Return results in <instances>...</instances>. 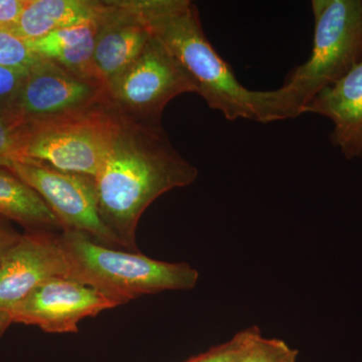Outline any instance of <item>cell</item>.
<instances>
[{
  "mask_svg": "<svg viewBox=\"0 0 362 362\" xmlns=\"http://www.w3.org/2000/svg\"><path fill=\"white\" fill-rule=\"evenodd\" d=\"M26 71L0 66V111L13 112L14 99Z\"/></svg>",
  "mask_w": 362,
  "mask_h": 362,
  "instance_id": "obj_19",
  "label": "cell"
},
{
  "mask_svg": "<svg viewBox=\"0 0 362 362\" xmlns=\"http://www.w3.org/2000/svg\"><path fill=\"white\" fill-rule=\"evenodd\" d=\"M28 124L11 111H0V166L11 168L23 161Z\"/></svg>",
  "mask_w": 362,
  "mask_h": 362,
  "instance_id": "obj_17",
  "label": "cell"
},
{
  "mask_svg": "<svg viewBox=\"0 0 362 362\" xmlns=\"http://www.w3.org/2000/svg\"><path fill=\"white\" fill-rule=\"evenodd\" d=\"M103 1L26 0L20 18L6 30L25 40L40 39L56 30L96 20Z\"/></svg>",
  "mask_w": 362,
  "mask_h": 362,
  "instance_id": "obj_13",
  "label": "cell"
},
{
  "mask_svg": "<svg viewBox=\"0 0 362 362\" xmlns=\"http://www.w3.org/2000/svg\"><path fill=\"white\" fill-rule=\"evenodd\" d=\"M119 120L95 177L98 207L126 251L140 252L137 226L147 207L165 192L194 183L199 171L178 153L162 125Z\"/></svg>",
  "mask_w": 362,
  "mask_h": 362,
  "instance_id": "obj_1",
  "label": "cell"
},
{
  "mask_svg": "<svg viewBox=\"0 0 362 362\" xmlns=\"http://www.w3.org/2000/svg\"><path fill=\"white\" fill-rule=\"evenodd\" d=\"M26 0H0V26L13 25L20 18Z\"/></svg>",
  "mask_w": 362,
  "mask_h": 362,
  "instance_id": "obj_21",
  "label": "cell"
},
{
  "mask_svg": "<svg viewBox=\"0 0 362 362\" xmlns=\"http://www.w3.org/2000/svg\"><path fill=\"white\" fill-rule=\"evenodd\" d=\"M185 93L197 94L194 82L151 35L137 59L107 84V103L124 120L162 125L166 105Z\"/></svg>",
  "mask_w": 362,
  "mask_h": 362,
  "instance_id": "obj_6",
  "label": "cell"
},
{
  "mask_svg": "<svg viewBox=\"0 0 362 362\" xmlns=\"http://www.w3.org/2000/svg\"><path fill=\"white\" fill-rule=\"evenodd\" d=\"M118 306L90 286L69 277L42 283L16 308L13 324L37 326L47 333L78 332V323Z\"/></svg>",
  "mask_w": 362,
  "mask_h": 362,
  "instance_id": "obj_10",
  "label": "cell"
},
{
  "mask_svg": "<svg viewBox=\"0 0 362 362\" xmlns=\"http://www.w3.org/2000/svg\"><path fill=\"white\" fill-rule=\"evenodd\" d=\"M305 113L329 119L333 146L349 160L362 159V61L341 80L317 94Z\"/></svg>",
  "mask_w": 362,
  "mask_h": 362,
  "instance_id": "obj_12",
  "label": "cell"
},
{
  "mask_svg": "<svg viewBox=\"0 0 362 362\" xmlns=\"http://www.w3.org/2000/svg\"><path fill=\"white\" fill-rule=\"evenodd\" d=\"M96 23L94 63L107 86L137 59L151 33L132 0L103 1Z\"/></svg>",
  "mask_w": 362,
  "mask_h": 362,
  "instance_id": "obj_11",
  "label": "cell"
},
{
  "mask_svg": "<svg viewBox=\"0 0 362 362\" xmlns=\"http://www.w3.org/2000/svg\"><path fill=\"white\" fill-rule=\"evenodd\" d=\"M21 235L16 232L8 220L0 216V262L4 258L7 252L21 239Z\"/></svg>",
  "mask_w": 362,
  "mask_h": 362,
  "instance_id": "obj_22",
  "label": "cell"
},
{
  "mask_svg": "<svg viewBox=\"0 0 362 362\" xmlns=\"http://www.w3.org/2000/svg\"><path fill=\"white\" fill-rule=\"evenodd\" d=\"M107 102V86L39 58L28 69L13 105L25 123L42 122L89 110Z\"/></svg>",
  "mask_w": 362,
  "mask_h": 362,
  "instance_id": "obj_8",
  "label": "cell"
},
{
  "mask_svg": "<svg viewBox=\"0 0 362 362\" xmlns=\"http://www.w3.org/2000/svg\"><path fill=\"white\" fill-rule=\"evenodd\" d=\"M61 233L25 232L0 262V337L13 324L16 308L45 281L69 277Z\"/></svg>",
  "mask_w": 362,
  "mask_h": 362,
  "instance_id": "obj_9",
  "label": "cell"
},
{
  "mask_svg": "<svg viewBox=\"0 0 362 362\" xmlns=\"http://www.w3.org/2000/svg\"><path fill=\"white\" fill-rule=\"evenodd\" d=\"M8 170L40 195L64 230L84 233L102 246L126 251L100 216L93 176L66 173L35 161L16 162Z\"/></svg>",
  "mask_w": 362,
  "mask_h": 362,
  "instance_id": "obj_7",
  "label": "cell"
},
{
  "mask_svg": "<svg viewBox=\"0 0 362 362\" xmlns=\"http://www.w3.org/2000/svg\"><path fill=\"white\" fill-rule=\"evenodd\" d=\"M313 47L284 85L269 90L273 122L297 118L317 94L362 61V0H313Z\"/></svg>",
  "mask_w": 362,
  "mask_h": 362,
  "instance_id": "obj_3",
  "label": "cell"
},
{
  "mask_svg": "<svg viewBox=\"0 0 362 362\" xmlns=\"http://www.w3.org/2000/svg\"><path fill=\"white\" fill-rule=\"evenodd\" d=\"M96 33L97 23L94 20L25 42L30 51L39 58L59 64L83 77L104 83L94 63Z\"/></svg>",
  "mask_w": 362,
  "mask_h": 362,
  "instance_id": "obj_14",
  "label": "cell"
},
{
  "mask_svg": "<svg viewBox=\"0 0 362 362\" xmlns=\"http://www.w3.org/2000/svg\"><path fill=\"white\" fill-rule=\"evenodd\" d=\"M239 343L233 362H297L298 351L284 340L262 337L259 327L238 333Z\"/></svg>",
  "mask_w": 362,
  "mask_h": 362,
  "instance_id": "obj_16",
  "label": "cell"
},
{
  "mask_svg": "<svg viewBox=\"0 0 362 362\" xmlns=\"http://www.w3.org/2000/svg\"><path fill=\"white\" fill-rule=\"evenodd\" d=\"M37 59L25 40L0 26V66L28 70Z\"/></svg>",
  "mask_w": 362,
  "mask_h": 362,
  "instance_id": "obj_18",
  "label": "cell"
},
{
  "mask_svg": "<svg viewBox=\"0 0 362 362\" xmlns=\"http://www.w3.org/2000/svg\"><path fill=\"white\" fill-rule=\"evenodd\" d=\"M238 343L239 337L235 334L230 341L211 347L207 351L182 362H233Z\"/></svg>",
  "mask_w": 362,
  "mask_h": 362,
  "instance_id": "obj_20",
  "label": "cell"
},
{
  "mask_svg": "<svg viewBox=\"0 0 362 362\" xmlns=\"http://www.w3.org/2000/svg\"><path fill=\"white\" fill-rule=\"evenodd\" d=\"M158 40L187 71L197 95L230 121L271 123L267 90L240 84L202 28L199 9L189 0H132Z\"/></svg>",
  "mask_w": 362,
  "mask_h": 362,
  "instance_id": "obj_2",
  "label": "cell"
},
{
  "mask_svg": "<svg viewBox=\"0 0 362 362\" xmlns=\"http://www.w3.org/2000/svg\"><path fill=\"white\" fill-rule=\"evenodd\" d=\"M59 240L69 278L94 288L118 306L145 295L194 289L199 281V272L187 263H168L102 246L71 230H63Z\"/></svg>",
  "mask_w": 362,
  "mask_h": 362,
  "instance_id": "obj_4",
  "label": "cell"
},
{
  "mask_svg": "<svg viewBox=\"0 0 362 362\" xmlns=\"http://www.w3.org/2000/svg\"><path fill=\"white\" fill-rule=\"evenodd\" d=\"M108 103L42 122L26 123L23 161L96 177L118 130Z\"/></svg>",
  "mask_w": 362,
  "mask_h": 362,
  "instance_id": "obj_5",
  "label": "cell"
},
{
  "mask_svg": "<svg viewBox=\"0 0 362 362\" xmlns=\"http://www.w3.org/2000/svg\"><path fill=\"white\" fill-rule=\"evenodd\" d=\"M0 216L25 232L62 233L63 226L40 195L7 168L0 166Z\"/></svg>",
  "mask_w": 362,
  "mask_h": 362,
  "instance_id": "obj_15",
  "label": "cell"
}]
</instances>
